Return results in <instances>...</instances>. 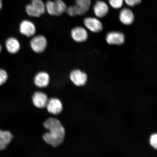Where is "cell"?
I'll list each match as a JSON object with an SVG mask.
<instances>
[{"label":"cell","mask_w":157,"mask_h":157,"mask_svg":"<svg viewBox=\"0 0 157 157\" xmlns=\"http://www.w3.org/2000/svg\"><path fill=\"white\" fill-rule=\"evenodd\" d=\"M8 75L6 71L0 69V85H3L7 82Z\"/></svg>","instance_id":"obj_20"},{"label":"cell","mask_w":157,"mask_h":157,"mask_svg":"<svg viewBox=\"0 0 157 157\" xmlns=\"http://www.w3.org/2000/svg\"><path fill=\"white\" fill-rule=\"evenodd\" d=\"M50 76L48 73L46 72L41 71L35 75L34 82L37 87L45 88L48 87L50 84Z\"/></svg>","instance_id":"obj_9"},{"label":"cell","mask_w":157,"mask_h":157,"mask_svg":"<svg viewBox=\"0 0 157 157\" xmlns=\"http://www.w3.org/2000/svg\"><path fill=\"white\" fill-rule=\"evenodd\" d=\"M31 4L41 15L46 12V6L42 0H32Z\"/></svg>","instance_id":"obj_17"},{"label":"cell","mask_w":157,"mask_h":157,"mask_svg":"<svg viewBox=\"0 0 157 157\" xmlns=\"http://www.w3.org/2000/svg\"><path fill=\"white\" fill-rule=\"evenodd\" d=\"M71 35L72 39L78 43L85 42L88 38L87 30L81 27H76L72 29Z\"/></svg>","instance_id":"obj_11"},{"label":"cell","mask_w":157,"mask_h":157,"mask_svg":"<svg viewBox=\"0 0 157 157\" xmlns=\"http://www.w3.org/2000/svg\"><path fill=\"white\" fill-rule=\"evenodd\" d=\"M48 100L47 94L41 91L35 92L32 97L33 105L38 109H44L46 108Z\"/></svg>","instance_id":"obj_7"},{"label":"cell","mask_w":157,"mask_h":157,"mask_svg":"<svg viewBox=\"0 0 157 157\" xmlns=\"http://www.w3.org/2000/svg\"><path fill=\"white\" fill-rule=\"evenodd\" d=\"M44 127L48 131L43 135L44 142L54 148L61 145L65 137L66 130L61 121L56 118H49L44 121Z\"/></svg>","instance_id":"obj_1"},{"label":"cell","mask_w":157,"mask_h":157,"mask_svg":"<svg viewBox=\"0 0 157 157\" xmlns=\"http://www.w3.org/2000/svg\"><path fill=\"white\" fill-rule=\"evenodd\" d=\"M2 1L0 0V10L2 9Z\"/></svg>","instance_id":"obj_23"},{"label":"cell","mask_w":157,"mask_h":157,"mask_svg":"<svg viewBox=\"0 0 157 157\" xmlns=\"http://www.w3.org/2000/svg\"><path fill=\"white\" fill-rule=\"evenodd\" d=\"M5 44L8 52L11 54H16L20 50V44L18 40L14 37H10L8 39Z\"/></svg>","instance_id":"obj_16"},{"label":"cell","mask_w":157,"mask_h":157,"mask_svg":"<svg viewBox=\"0 0 157 157\" xmlns=\"http://www.w3.org/2000/svg\"><path fill=\"white\" fill-rule=\"evenodd\" d=\"M87 76L80 70H74L70 74V78L75 85L78 87L85 85L87 81Z\"/></svg>","instance_id":"obj_6"},{"label":"cell","mask_w":157,"mask_h":157,"mask_svg":"<svg viewBox=\"0 0 157 157\" xmlns=\"http://www.w3.org/2000/svg\"><path fill=\"white\" fill-rule=\"evenodd\" d=\"M19 31L21 34L27 37L34 36L36 32V28L34 23L30 21H21L19 25Z\"/></svg>","instance_id":"obj_8"},{"label":"cell","mask_w":157,"mask_h":157,"mask_svg":"<svg viewBox=\"0 0 157 157\" xmlns=\"http://www.w3.org/2000/svg\"><path fill=\"white\" fill-rule=\"evenodd\" d=\"M94 11L96 16L101 18L107 14L109 11V8L105 2L98 1L94 6Z\"/></svg>","instance_id":"obj_13"},{"label":"cell","mask_w":157,"mask_h":157,"mask_svg":"<svg viewBox=\"0 0 157 157\" xmlns=\"http://www.w3.org/2000/svg\"><path fill=\"white\" fill-rule=\"evenodd\" d=\"M84 22L86 28L92 32L99 33L102 30V24L97 18L92 17H87L84 20Z\"/></svg>","instance_id":"obj_10"},{"label":"cell","mask_w":157,"mask_h":157,"mask_svg":"<svg viewBox=\"0 0 157 157\" xmlns=\"http://www.w3.org/2000/svg\"><path fill=\"white\" fill-rule=\"evenodd\" d=\"M13 138V135L9 131L0 129V151L5 150L10 144Z\"/></svg>","instance_id":"obj_15"},{"label":"cell","mask_w":157,"mask_h":157,"mask_svg":"<svg viewBox=\"0 0 157 157\" xmlns=\"http://www.w3.org/2000/svg\"><path fill=\"white\" fill-rule=\"evenodd\" d=\"M110 5L114 9L121 8L123 5L124 0H109Z\"/></svg>","instance_id":"obj_19"},{"label":"cell","mask_w":157,"mask_h":157,"mask_svg":"<svg viewBox=\"0 0 157 157\" xmlns=\"http://www.w3.org/2000/svg\"><path fill=\"white\" fill-rule=\"evenodd\" d=\"M46 108L49 113L54 115L60 114L63 109L62 102L56 98H52L48 99Z\"/></svg>","instance_id":"obj_5"},{"label":"cell","mask_w":157,"mask_h":157,"mask_svg":"<svg viewBox=\"0 0 157 157\" xmlns=\"http://www.w3.org/2000/svg\"><path fill=\"white\" fill-rule=\"evenodd\" d=\"M25 10L27 14L30 17H39L41 16L32 4L27 5L25 7Z\"/></svg>","instance_id":"obj_18"},{"label":"cell","mask_w":157,"mask_h":157,"mask_svg":"<svg viewBox=\"0 0 157 157\" xmlns=\"http://www.w3.org/2000/svg\"><path fill=\"white\" fill-rule=\"evenodd\" d=\"M106 40L110 45H121L124 43L125 38L123 33L113 31L108 33Z\"/></svg>","instance_id":"obj_12"},{"label":"cell","mask_w":157,"mask_h":157,"mask_svg":"<svg viewBox=\"0 0 157 157\" xmlns=\"http://www.w3.org/2000/svg\"><path fill=\"white\" fill-rule=\"evenodd\" d=\"M32 50L36 53L40 54L46 50L48 41L46 37L42 35H38L33 37L30 42Z\"/></svg>","instance_id":"obj_4"},{"label":"cell","mask_w":157,"mask_h":157,"mask_svg":"<svg viewBox=\"0 0 157 157\" xmlns=\"http://www.w3.org/2000/svg\"><path fill=\"white\" fill-rule=\"evenodd\" d=\"M76 3L67 7L66 11L71 17L84 15L89 11L91 5V0H75Z\"/></svg>","instance_id":"obj_2"},{"label":"cell","mask_w":157,"mask_h":157,"mask_svg":"<svg viewBox=\"0 0 157 157\" xmlns=\"http://www.w3.org/2000/svg\"><path fill=\"white\" fill-rule=\"evenodd\" d=\"M150 143L153 147L155 149L157 148V135L154 134L152 135L150 139Z\"/></svg>","instance_id":"obj_21"},{"label":"cell","mask_w":157,"mask_h":157,"mask_svg":"<svg viewBox=\"0 0 157 157\" xmlns=\"http://www.w3.org/2000/svg\"><path fill=\"white\" fill-rule=\"evenodd\" d=\"M2 49V46H1V44H0V53H1V52Z\"/></svg>","instance_id":"obj_24"},{"label":"cell","mask_w":157,"mask_h":157,"mask_svg":"<svg viewBox=\"0 0 157 157\" xmlns=\"http://www.w3.org/2000/svg\"><path fill=\"white\" fill-rule=\"evenodd\" d=\"M46 11L49 14L59 16L65 12L67 7L65 4L62 0H55L54 2L48 1L46 4Z\"/></svg>","instance_id":"obj_3"},{"label":"cell","mask_w":157,"mask_h":157,"mask_svg":"<svg viewBox=\"0 0 157 157\" xmlns=\"http://www.w3.org/2000/svg\"><path fill=\"white\" fill-rule=\"evenodd\" d=\"M119 19L124 25H129L132 24L134 21V16L130 9L124 8L121 11Z\"/></svg>","instance_id":"obj_14"},{"label":"cell","mask_w":157,"mask_h":157,"mask_svg":"<svg viewBox=\"0 0 157 157\" xmlns=\"http://www.w3.org/2000/svg\"><path fill=\"white\" fill-rule=\"evenodd\" d=\"M127 5L130 7H133L135 5L139 4L142 0H124Z\"/></svg>","instance_id":"obj_22"}]
</instances>
